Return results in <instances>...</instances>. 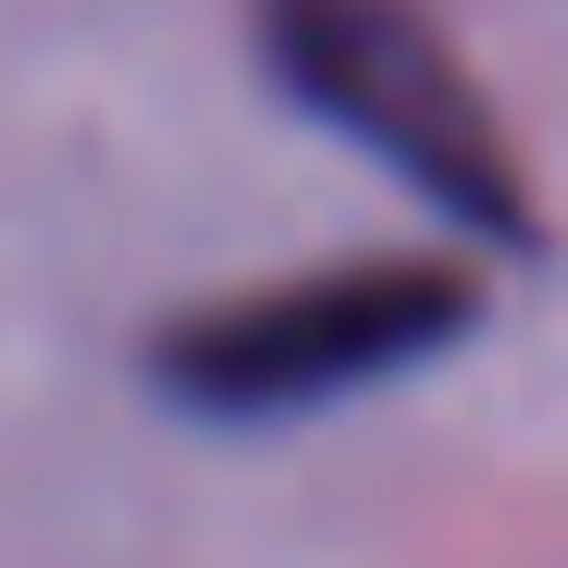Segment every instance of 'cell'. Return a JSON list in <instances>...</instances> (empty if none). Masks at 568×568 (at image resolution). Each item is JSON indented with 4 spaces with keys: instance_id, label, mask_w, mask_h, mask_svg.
Returning <instances> with one entry per match:
<instances>
[{
    "instance_id": "1",
    "label": "cell",
    "mask_w": 568,
    "mask_h": 568,
    "mask_svg": "<svg viewBox=\"0 0 568 568\" xmlns=\"http://www.w3.org/2000/svg\"><path fill=\"white\" fill-rule=\"evenodd\" d=\"M272 62L322 124H346L384 173H408L457 223H519V173L420 13H396V0H272Z\"/></svg>"
},
{
    "instance_id": "2",
    "label": "cell",
    "mask_w": 568,
    "mask_h": 568,
    "mask_svg": "<svg viewBox=\"0 0 568 568\" xmlns=\"http://www.w3.org/2000/svg\"><path fill=\"white\" fill-rule=\"evenodd\" d=\"M457 284L445 272H322V284H284V297H247L223 322H185L173 334V396H199V408H322L346 384H384L396 358L445 346L457 334Z\"/></svg>"
}]
</instances>
